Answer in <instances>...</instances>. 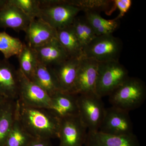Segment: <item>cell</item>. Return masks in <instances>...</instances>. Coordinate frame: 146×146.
<instances>
[{"instance_id":"29","label":"cell","mask_w":146,"mask_h":146,"mask_svg":"<svg viewBox=\"0 0 146 146\" xmlns=\"http://www.w3.org/2000/svg\"><path fill=\"white\" fill-rule=\"evenodd\" d=\"M8 0H0V11L8 4Z\"/></svg>"},{"instance_id":"20","label":"cell","mask_w":146,"mask_h":146,"mask_svg":"<svg viewBox=\"0 0 146 146\" xmlns=\"http://www.w3.org/2000/svg\"><path fill=\"white\" fill-rule=\"evenodd\" d=\"M57 39L69 57L81 58L83 48L73 29L72 25L57 30Z\"/></svg>"},{"instance_id":"21","label":"cell","mask_w":146,"mask_h":146,"mask_svg":"<svg viewBox=\"0 0 146 146\" xmlns=\"http://www.w3.org/2000/svg\"><path fill=\"white\" fill-rule=\"evenodd\" d=\"M85 17L94 29L97 36L112 34L117 28L118 21L108 20L102 17L96 11H87Z\"/></svg>"},{"instance_id":"2","label":"cell","mask_w":146,"mask_h":146,"mask_svg":"<svg viewBox=\"0 0 146 146\" xmlns=\"http://www.w3.org/2000/svg\"><path fill=\"white\" fill-rule=\"evenodd\" d=\"M109 96L112 106L129 112L144 103L146 98V85L140 79L129 77Z\"/></svg>"},{"instance_id":"18","label":"cell","mask_w":146,"mask_h":146,"mask_svg":"<svg viewBox=\"0 0 146 146\" xmlns=\"http://www.w3.org/2000/svg\"><path fill=\"white\" fill-rule=\"evenodd\" d=\"M31 80L42 88L50 97L60 91L52 68L43 65L39 61Z\"/></svg>"},{"instance_id":"10","label":"cell","mask_w":146,"mask_h":146,"mask_svg":"<svg viewBox=\"0 0 146 146\" xmlns=\"http://www.w3.org/2000/svg\"><path fill=\"white\" fill-rule=\"evenodd\" d=\"M98 63L82 56L78 71L72 94H96Z\"/></svg>"},{"instance_id":"16","label":"cell","mask_w":146,"mask_h":146,"mask_svg":"<svg viewBox=\"0 0 146 146\" xmlns=\"http://www.w3.org/2000/svg\"><path fill=\"white\" fill-rule=\"evenodd\" d=\"M34 49L38 61L48 67H54L69 58L57 39Z\"/></svg>"},{"instance_id":"8","label":"cell","mask_w":146,"mask_h":146,"mask_svg":"<svg viewBox=\"0 0 146 146\" xmlns=\"http://www.w3.org/2000/svg\"><path fill=\"white\" fill-rule=\"evenodd\" d=\"M98 131L113 135L133 133V124L129 112L112 106L106 108Z\"/></svg>"},{"instance_id":"23","label":"cell","mask_w":146,"mask_h":146,"mask_svg":"<svg viewBox=\"0 0 146 146\" xmlns=\"http://www.w3.org/2000/svg\"><path fill=\"white\" fill-rule=\"evenodd\" d=\"M33 138L16 117L3 146H28Z\"/></svg>"},{"instance_id":"25","label":"cell","mask_w":146,"mask_h":146,"mask_svg":"<svg viewBox=\"0 0 146 146\" xmlns=\"http://www.w3.org/2000/svg\"><path fill=\"white\" fill-rule=\"evenodd\" d=\"M24 44L20 39L10 36L5 31L0 32V52L5 59L18 56L21 52Z\"/></svg>"},{"instance_id":"1","label":"cell","mask_w":146,"mask_h":146,"mask_svg":"<svg viewBox=\"0 0 146 146\" xmlns=\"http://www.w3.org/2000/svg\"><path fill=\"white\" fill-rule=\"evenodd\" d=\"M17 116L26 130L33 138H58L60 120L49 109L26 106L17 101Z\"/></svg>"},{"instance_id":"22","label":"cell","mask_w":146,"mask_h":146,"mask_svg":"<svg viewBox=\"0 0 146 146\" xmlns=\"http://www.w3.org/2000/svg\"><path fill=\"white\" fill-rule=\"evenodd\" d=\"M17 57L20 65L19 70L31 80L38 62L34 49L24 44L23 48Z\"/></svg>"},{"instance_id":"11","label":"cell","mask_w":146,"mask_h":146,"mask_svg":"<svg viewBox=\"0 0 146 146\" xmlns=\"http://www.w3.org/2000/svg\"><path fill=\"white\" fill-rule=\"evenodd\" d=\"M25 32L27 44L33 48L57 39V30L41 18L31 21Z\"/></svg>"},{"instance_id":"17","label":"cell","mask_w":146,"mask_h":146,"mask_svg":"<svg viewBox=\"0 0 146 146\" xmlns=\"http://www.w3.org/2000/svg\"><path fill=\"white\" fill-rule=\"evenodd\" d=\"M18 7L9 2L0 11V27L10 28L16 32L25 31L31 22Z\"/></svg>"},{"instance_id":"24","label":"cell","mask_w":146,"mask_h":146,"mask_svg":"<svg viewBox=\"0 0 146 146\" xmlns=\"http://www.w3.org/2000/svg\"><path fill=\"white\" fill-rule=\"evenodd\" d=\"M72 26L83 48L96 37L94 29L85 16L76 17Z\"/></svg>"},{"instance_id":"14","label":"cell","mask_w":146,"mask_h":146,"mask_svg":"<svg viewBox=\"0 0 146 146\" xmlns=\"http://www.w3.org/2000/svg\"><path fill=\"white\" fill-rule=\"evenodd\" d=\"M85 146H140L134 134L113 135L99 131H88Z\"/></svg>"},{"instance_id":"4","label":"cell","mask_w":146,"mask_h":146,"mask_svg":"<svg viewBox=\"0 0 146 146\" xmlns=\"http://www.w3.org/2000/svg\"><path fill=\"white\" fill-rule=\"evenodd\" d=\"M129 77L127 70L119 60L98 63L96 94L101 98L109 96Z\"/></svg>"},{"instance_id":"19","label":"cell","mask_w":146,"mask_h":146,"mask_svg":"<svg viewBox=\"0 0 146 146\" xmlns=\"http://www.w3.org/2000/svg\"><path fill=\"white\" fill-rule=\"evenodd\" d=\"M17 101L7 100L0 106V146H3L17 117Z\"/></svg>"},{"instance_id":"15","label":"cell","mask_w":146,"mask_h":146,"mask_svg":"<svg viewBox=\"0 0 146 146\" xmlns=\"http://www.w3.org/2000/svg\"><path fill=\"white\" fill-rule=\"evenodd\" d=\"M81 58L69 57L52 67L60 91L72 92Z\"/></svg>"},{"instance_id":"27","label":"cell","mask_w":146,"mask_h":146,"mask_svg":"<svg viewBox=\"0 0 146 146\" xmlns=\"http://www.w3.org/2000/svg\"><path fill=\"white\" fill-rule=\"evenodd\" d=\"M113 1L115 8H117L119 11V15L114 19L115 21H118L129 10L132 2L131 0H115Z\"/></svg>"},{"instance_id":"28","label":"cell","mask_w":146,"mask_h":146,"mask_svg":"<svg viewBox=\"0 0 146 146\" xmlns=\"http://www.w3.org/2000/svg\"><path fill=\"white\" fill-rule=\"evenodd\" d=\"M28 146H52L49 139L33 138Z\"/></svg>"},{"instance_id":"26","label":"cell","mask_w":146,"mask_h":146,"mask_svg":"<svg viewBox=\"0 0 146 146\" xmlns=\"http://www.w3.org/2000/svg\"><path fill=\"white\" fill-rule=\"evenodd\" d=\"M9 2L18 7L31 21L39 18L41 8L39 0H9Z\"/></svg>"},{"instance_id":"12","label":"cell","mask_w":146,"mask_h":146,"mask_svg":"<svg viewBox=\"0 0 146 146\" xmlns=\"http://www.w3.org/2000/svg\"><path fill=\"white\" fill-rule=\"evenodd\" d=\"M50 98L49 109L59 119L78 116V95L59 91Z\"/></svg>"},{"instance_id":"5","label":"cell","mask_w":146,"mask_h":146,"mask_svg":"<svg viewBox=\"0 0 146 146\" xmlns=\"http://www.w3.org/2000/svg\"><path fill=\"white\" fill-rule=\"evenodd\" d=\"M123 48L121 39L112 34L96 36L83 49V56L98 63L118 61Z\"/></svg>"},{"instance_id":"30","label":"cell","mask_w":146,"mask_h":146,"mask_svg":"<svg viewBox=\"0 0 146 146\" xmlns=\"http://www.w3.org/2000/svg\"><path fill=\"white\" fill-rule=\"evenodd\" d=\"M6 100L5 98L3 96H2L0 94V106Z\"/></svg>"},{"instance_id":"9","label":"cell","mask_w":146,"mask_h":146,"mask_svg":"<svg viewBox=\"0 0 146 146\" xmlns=\"http://www.w3.org/2000/svg\"><path fill=\"white\" fill-rule=\"evenodd\" d=\"M87 130L79 116L60 120L59 146H83L86 142Z\"/></svg>"},{"instance_id":"7","label":"cell","mask_w":146,"mask_h":146,"mask_svg":"<svg viewBox=\"0 0 146 146\" xmlns=\"http://www.w3.org/2000/svg\"><path fill=\"white\" fill-rule=\"evenodd\" d=\"M18 101L29 106L49 109L51 98L37 84L27 78L19 69Z\"/></svg>"},{"instance_id":"3","label":"cell","mask_w":146,"mask_h":146,"mask_svg":"<svg viewBox=\"0 0 146 146\" xmlns=\"http://www.w3.org/2000/svg\"><path fill=\"white\" fill-rule=\"evenodd\" d=\"M41 8L39 18H41L57 30L72 24L80 9L73 5L71 1H39Z\"/></svg>"},{"instance_id":"13","label":"cell","mask_w":146,"mask_h":146,"mask_svg":"<svg viewBox=\"0 0 146 146\" xmlns=\"http://www.w3.org/2000/svg\"><path fill=\"white\" fill-rule=\"evenodd\" d=\"M19 90L18 70L7 59L0 60V94L6 100H16Z\"/></svg>"},{"instance_id":"6","label":"cell","mask_w":146,"mask_h":146,"mask_svg":"<svg viewBox=\"0 0 146 146\" xmlns=\"http://www.w3.org/2000/svg\"><path fill=\"white\" fill-rule=\"evenodd\" d=\"M102 99L96 94L78 95V116L88 131L99 130L106 110Z\"/></svg>"}]
</instances>
